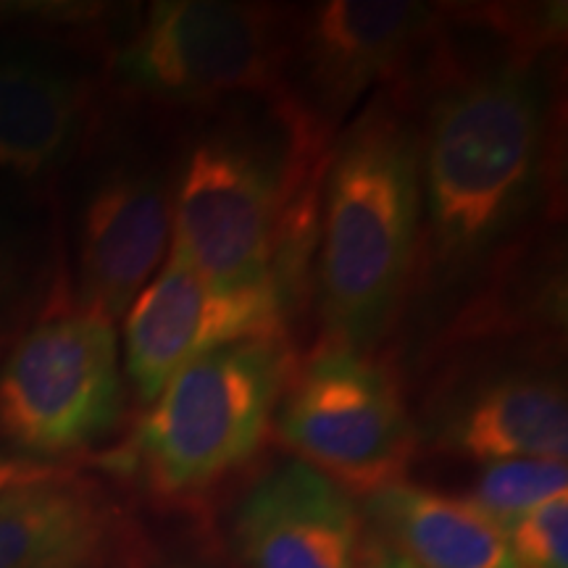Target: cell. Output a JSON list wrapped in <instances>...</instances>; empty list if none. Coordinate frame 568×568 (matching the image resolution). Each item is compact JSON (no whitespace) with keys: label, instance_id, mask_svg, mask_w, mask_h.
Wrapping results in <instances>:
<instances>
[{"label":"cell","instance_id":"obj_7","mask_svg":"<svg viewBox=\"0 0 568 568\" xmlns=\"http://www.w3.org/2000/svg\"><path fill=\"white\" fill-rule=\"evenodd\" d=\"M272 429L347 495L397 485L414 456V424L393 372L337 345H318L293 366Z\"/></svg>","mask_w":568,"mask_h":568},{"label":"cell","instance_id":"obj_16","mask_svg":"<svg viewBox=\"0 0 568 568\" xmlns=\"http://www.w3.org/2000/svg\"><path fill=\"white\" fill-rule=\"evenodd\" d=\"M59 272L48 226L21 187L0 180V358L55 311Z\"/></svg>","mask_w":568,"mask_h":568},{"label":"cell","instance_id":"obj_14","mask_svg":"<svg viewBox=\"0 0 568 568\" xmlns=\"http://www.w3.org/2000/svg\"><path fill=\"white\" fill-rule=\"evenodd\" d=\"M445 439L481 464L566 460L568 406L564 382L537 368L487 376L447 410Z\"/></svg>","mask_w":568,"mask_h":568},{"label":"cell","instance_id":"obj_11","mask_svg":"<svg viewBox=\"0 0 568 568\" xmlns=\"http://www.w3.org/2000/svg\"><path fill=\"white\" fill-rule=\"evenodd\" d=\"M95 84L32 40H0V180L32 187L61 172L90 126Z\"/></svg>","mask_w":568,"mask_h":568},{"label":"cell","instance_id":"obj_13","mask_svg":"<svg viewBox=\"0 0 568 568\" xmlns=\"http://www.w3.org/2000/svg\"><path fill=\"white\" fill-rule=\"evenodd\" d=\"M132 537L95 481L48 471L0 493V568H122Z\"/></svg>","mask_w":568,"mask_h":568},{"label":"cell","instance_id":"obj_9","mask_svg":"<svg viewBox=\"0 0 568 568\" xmlns=\"http://www.w3.org/2000/svg\"><path fill=\"white\" fill-rule=\"evenodd\" d=\"M124 316V372L142 403H153L174 374L216 347L287 337V314L274 287L213 284L172 247Z\"/></svg>","mask_w":568,"mask_h":568},{"label":"cell","instance_id":"obj_17","mask_svg":"<svg viewBox=\"0 0 568 568\" xmlns=\"http://www.w3.org/2000/svg\"><path fill=\"white\" fill-rule=\"evenodd\" d=\"M566 460H497V464L485 466L477 487H474L471 503L506 531L529 510L539 508L552 497L566 495Z\"/></svg>","mask_w":568,"mask_h":568},{"label":"cell","instance_id":"obj_19","mask_svg":"<svg viewBox=\"0 0 568 568\" xmlns=\"http://www.w3.org/2000/svg\"><path fill=\"white\" fill-rule=\"evenodd\" d=\"M358 568H416L410 560L403 556L395 545H389L385 537L376 535H364L361 539V556H358Z\"/></svg>","mask_w":568,"mask_h":568},{"label":"cell","instance_id":"obj_3","mask_svg":"<svg viewBox=\"0 0 568 568\" xmlns=\"http://www.w3.org/2000/svg\"><path fill=\"white\" fill-rule=\"evenodd\" d=\"M293 366L287 337H253L174 374L130 447L148 487L163 497H193L243 468L272 432Z\"/></svg>","mask_w":568,"mask_h":568},{"label":"cell","instance_id":"obj_4","mask_svg":"<svg viewBox=\"0 0 568 568\" xmlns=\"http://www.w3.org/2000/svg\"><path fill=\"white\" fill-rule=\"evenodd\" d=\"M276 109L280 138L237 126L205 134L176 184L169 245L197 274L230 290L274 287L276 232L303 153L282 98Z\"/></svg>","mask_w":568,"mask_h":568},{"label":"cell","instance_id":"obj_18","mask_svg":"<svg viewBox=\"0 0 568 568\" xmlns=\"http://www.w3.org/2000/svg\"><path fill=\"white\" fill-rule=\"evenodd\" d=\"M506 539L518 568H568V495L518 518Z\"/></svg>","mask_w":568,"mask_h":568},{"label":"cell","instance_id":"obj_1","mask_svg":"<svg viewBox=\"0 0 568 568\" xmlns=\"http://www.w3.org/2000/svg\"><path fill=\"white\" fill-rule=\"evenodd\" d=\"M416 119L422 166L418 287H453L495 261L545 187L550 92L537 53L445 59Z\"/></svg>","mask_w":568,"mask_h":568},{"label":"cell","instance_id":"obj_12","mask_svg":"<svg viewBox=\"0 0 568 568\" xmlns=\"http://www.w3.org/2000/svg\"><path fill=\"white\" fill-rule=\"evenodd\" d=\"M234 537L247 568H358L364 529L353 497L293 458L255 481Z\"/></svg>","mask_w":568,"mask_h":568},{"label":"cell","instance_id":"obj_6","mask_svg":"<svg viewBox=\"0 0 568 568\" xmlns=\"http://www.w3.org/2000/svg\"><path fill=\"white\" fill-rule=\"evenodd\" d=\"M126 389L111 318L55 308L0 364V435L34 458L88 450L116 429Z\"/></svg>","mask_w":568,"mask_h":568},{"label":"cell","instance_id":"obj_10","mask_svg":"<svg viewBox=\"0 0 568 568\" xmlns=\"http://www.w3.org/2000/svg\"><path fill=\"white\" fill-rule=\"evenodd\" d=\"M169 243L166 174L142 159L109 163L77 213V308L116 322L159 272Z\"/></svg>","mask_w":568,"mask_h":568},{"label":"cell","instance_id":"obj_20","mask_svg":"<svg viewBox=\"0 0 568 568\" xmlns=\"http://www.w3.org/2000/svg\"><path fill=\"white\" fill-rule=\"evenodd\" d=\"M48 468H51V466L34 464V460H19V458L0 456V493L13 487V485H19V481L38 477V474L48 471Z\"/></svg>","mask_w":568,"mask_h":568},{"label":"cell","instance_id":"obj_15","mask_svg":"<svg viewBox=\"0 0 568 568\" xmlns=\"http://www.w3.org/2000/svg\"><path fill=\"white\" fill-rule=\"evenodd\" d=\"M376 535L416 568H518L506 531L471 500L397 481L366 497Z\"/></svg>","mask_w":568,"mask_h":568},{"label":"cell","instance_id":"obj_2","mask_svg":"<svg viewBox=\"0 0 568 568\" xmlns=\"http://www.w3.org/2000/svg\"><path fill=\"white\" fill-rule=\"evenodd\" d=\"M418 240L416 116L400 92L382 88L326 163L314 261L322 345L368 353L385 337L414 284Z\"/></svg>","mask_w":568,"mask_h":568},{"label":"cell","instance_id":"obj_5","mask_svg":"<svg viewBox=\"0 0 568 568\" xmlns=\"http://www.w3.org/2000/svg\"><path fill=\"white\" fill-rule=\"evenodd\" d=\"M284 13L222 0H161L142 13L113 59V74L159 105H211L232 95L284 92Z\"/></svg>","mask_w":568,"mask_h":568},{"label":"cell","instance_id":"obj_8","mask_svg":"<svg viewBox=\"0 0 568 568\" xmlns=\"http://www.w3.org/2000/svg\"><path fill=\"white\" fill-rule=\"evenodd\" d=\"M447 17L445 6L408 0L308 6L287 24L284 90L332 130L368 90L400 74Z\"/></svg>","mask_w":568,"mask_h":568}]
</instances>
